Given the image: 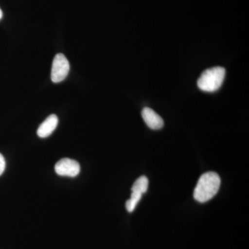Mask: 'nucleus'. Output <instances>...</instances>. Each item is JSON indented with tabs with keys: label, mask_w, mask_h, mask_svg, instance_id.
Instances as JSON below:
<instances>
[{
	"label": "nucleus",
	"mask_w": 249,
	"mask_h": 249,
	"mask_svg": "<svg viewBox=\"0 0 249 249\" xmlns=\"http://www.w3.org/2000/svg\"><path fill=\"white\" fill-rule=\"evenodd\" d=\"M142 195L132 192L130 199L126 201L125 204L126 209H127V211H128L129 213L133 212L135 208L137 207V204H138L141 199H142Z\"/></svg>",
	"instance_id": "nucleus-8"
},
{
	"label": "nucleus",
	"mask_w": 249,
	"mask_h": 249,
	"mask_svg": "<svg viewBox=\"0 0 249 249\" xmlns=\"http://www.w3.org/2000/svg\"><path fill=\"white\" fill-rule=\"evenodd\" d=\"M142 115L145 124L154 130L161 129L164 124L162 118L150 108L144 107L142 110Z\"/></svg>",
	"instance_id": "nucleus-5"
},
{
	"label": "nucleus",
	"mask_w": 249,
	"mask_h": 249,
	"mask_svg": "<svg viewBox=\"0 0 249 249\" xmlns=\"http://www.w3.org/2000/svg\"><path fill=\"white\" fill-rule=\"evenodd\" d=\"M55 171L60 176L75 178L79 175L80 166L76 160L64 158L57 162L55 165Z\"/></svg>",
	"instance_id": "nucleus-4"
},
{
	"label": "nucleus",
	"mask_w": 249,
	"mask_h": 249,
	"mask_svg": "<svg viewBox=\"0 0 249 249\" xmlns=\"http://www.w3.org/2000/svg\"><path fill=\"white\" fill-rule=\"evenodd\" d=\"M226 70L222 67H214L205 70L197 80V86L205 92H214L222 87L225 78Z\"/></svg>",
	"instance_id": "nucleus-2"
},
{
	"label": "nucleus",
	"mask_w": 249,
	"mask_h": 249,
	"mask_svg": "<svg viewBox=\"0 0 249 249\" xmlns=\"http://www.w3.org/2000/svg\"><path fill=\"white\" fill-rule=\"evenodd\" d=\"M5 168H6V160L3 155L0 153V176L4 173Z\"/></svg>",
	"instance_id": "nucleus-9"
},
{
	"label": "nucleus",
	"mask_w": 249,
	"mask_h": 249,
	"mask_svg": "<svg viewBox=\"0 0 249 249\" xmlns=\"http://www.w3.org/2000/svg\"><path fill=\"white\" fill-rule=\"evenodd\" d=\"M70 70L69 60L62 53L55 55L52 64L51 78L54 83H58L63 81L67 78Z\"/></svg>",
	"instance_id": "nucleus-3"
},
{
	"label": "nucleus",
	"mask_w": 249,
	"mask_h": 249,
	"mask_svg": "<svg viewBox=\"0 0 249 249\" xmlns=\"http://www.w3.org/2000/svg\"><path fill=\"white\" fill-rule=\"evenodd\" d=\"M148 178L145 176L140 177L136 180L132 188V192L142 195L146 193L148 188Z\"/></svg>",
	"instance_id": "nucleus-7"
},
{
	"label": "nucleus",
	"mask_w": 249,
	"mask_h": 249,
	"mask_svg": "<svg viewBox=\"0 0 249 249\" xmlns=\"http://www.w3.org/2000/svg\"><path fill=\"white\" fill-rule=\"evenodd\" d=\"M221 178L214 172H209L201 175L195 188L194 198L199 203L211 200L219 191Z\"/></svg>",
	"instance_id": "nucleus-1"
},
{
	"label": "nucleus",
	"mask_w": 249,
	"mask_h": 249,
	"mask_svg": "<svg viewBox=\"0 0 249 249\" xmlns=\"http://www.w3.org/2000/svg\"><path fill=\"white\" fill-rule=\"evenodd\" d=\"M3 17V13L2 11H1V9H0V19H1Z\"/></svg>",
	"instance_id": "nucleus-10"
},
{
	"label": "nucleus",
	"mask_w": 249,
	"mask_h": 249,
	"mask_svg": "<svg viewBox=\"0 0 249 249\" xmlns=\"http://www.w3.org/2000/svg\"><path fill=\"white\" fill-rule=\"evenodd\" d=\"M58 124V116L55 114L49 116L37 129V136L40 138H47L53 133V131L56 129Z\"/></svg>",
	"instance_id": "nucleus-6"
}]
</instances>
